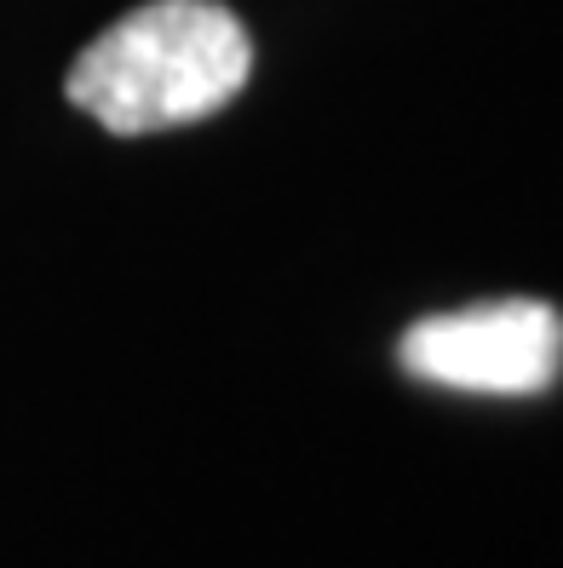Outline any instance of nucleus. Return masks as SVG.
<instances>
[{"label":"nucleus","instance_id":"2","mask_svg":"<svg viewBox=\"0 0 563 568\" xmlns=\"http://www.w3.org/2000/svg\"><path fill=\"white\" fill-rule=\"evenodd\" d=\"M414 379L477 396H535L563 367V316L541 298H501L454 316H425L403 333Z\"/></svg>","mask_w":563,"mask_h":568},{"label":"nucleus","instance_id":"1","mask_svg":"<svg viewBox=\"0 0 563 568\" xmlns=\"http://www.w3.org/2000/svg\"><path fill=\"white\" fill-rule=\"evenodd\" d=\"M253 75V41L219 0H150L115 18L70 63V104L115 139L219 115Z\"/></svg>","mask_w":563,"mask_h":568}]
</instances>
